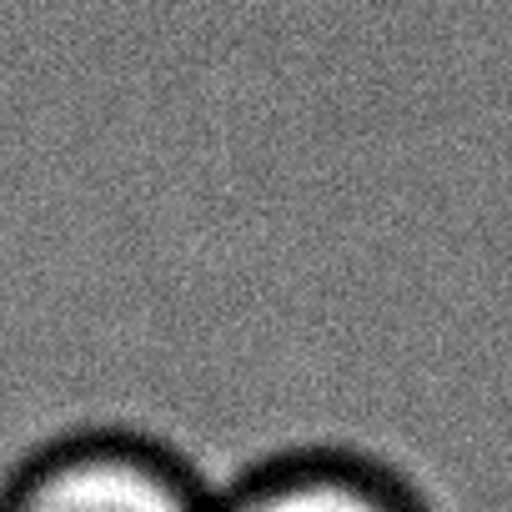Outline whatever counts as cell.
<instances>
[{
	"instance_id": "cell-1",
	"label": "cell",
	"mask_w": 512,
	"mask_h": 512,
	"mask_svg": "<svg viewBox=\"0 0 512 512\" xmlns=\"http://www.w3.org/2000/svg\"><path fill=\"white\" fill-rule=\"evenodd\" d=\"M216 482L156 432L76 427L0 477V512H211Z\"/></svg>"
},
{
	"instance_id": "cell-2",
	"label": "cell",
	"mask_w": 512,
	"mask_h": 512,
	"mask_svg": "<svg viewBox=\"0 0 512 512\" xmlns=\"http://www.w3.org/2000/svg\"><path fill=\"white\" fill-rule=\"evenodd\" d=\"M211 512H432L427 492L362 447H292L216 487Z\"/></svg>"
}]
</instances>
